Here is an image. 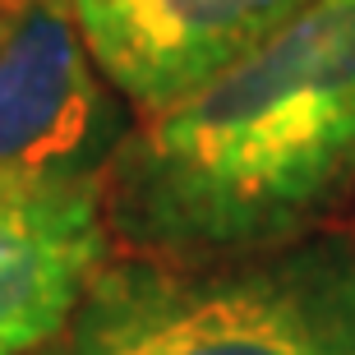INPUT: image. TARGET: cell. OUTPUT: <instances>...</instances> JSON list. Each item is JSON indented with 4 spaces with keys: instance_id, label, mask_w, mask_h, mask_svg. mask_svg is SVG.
<instances>
[{
    "instance_id": "4",
    "label": "cell",
    "mask_w": 355,
    "mask_h": 355,
    "mask_svg": "<svg viewBox=\"0 0 355 355\" xmlns=\"http://www.w3.org/2000/svg\"><path fill=\"white\" fill-rule=\"evenodd\" d=\"M314 0H69L106 83L139 120L194 97Z\"/></svg>"
},
{
    "instance_id": "3",
    "label": "cell",
    "mask_w": 355,
    "mask_h": 355,
    "mask_svg": "<svg viewBox=\"0 0 355 355\" xmlns=\"http://www.w3.org/2000/svg\"><path fill=\"white\" fill-rule=\"evenodd\" d=\"M134 120L69 0H0V198H102Z\"/></svg>"
},
{
    "instance_id": "1",
    "label": "cell",
    "mask_w": 355,
    "mask_h": 355,
    "mask_svg": "<svg viewBox=\"0 0 355 355\" xmlns=\"http://www.w3.org/2000/svg\"><path fill=\"white\" fill-rule=\"evenodd\" d=\"M111 250L222 259L355 217V0H314L212 83L134 120L102 194Z\"/></svg>"
},
{
    "instance_id": "2",
    "label": "cell",
    "mask_w": 355,
    "mask_h": 355,
    "mask_svg": "<svg viewBox=\"0 0 355 355\" xmlns=\"http://www.w3.org/2000/svg\"><path fill=\"white\" fill-rule=\"evenodd\" d=\"M33 355H355L346 226L222 259L120 254Z\"/></svg>"
},
{
    "instance_id": "5",
    "label": "cell",
    "mask_w": 355,
    "mask_h": 355,
    "mask_svg": "<svg viewBox=\"0 0 355 355\" xmlns=\"http://www.w3.org/2000/svg\"><path fill=\"white\" fill-rule=\"evenodd\" d=\"M106 254L102 198H0V355L51 342Z\"/></svg>"
},
{
    "instance_id": "6",
    "label": "cell",
    "mask_w": 355,
    "mask_h": 355,
    "mask_svg": "<svg viewBox=\"0 0 355 355\" xmlns=\"http://www.w3.org/2000/svg\"><path fill=\"white\" fill-rule=\"evenodd\" d=\"M346 231H351V240H355V222H346Z\"/></svg>"
}]
</instances>
